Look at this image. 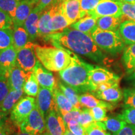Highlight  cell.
<instances>
[{
	"instance_id": "obj_30",
	"label": "cell",
	"mask_w": 135,
	"mask_h": 135,
	"mask_svg": "<svg viewBox=\"0 0 135 135\" xmlns=\"http://www.w3.org/2000/svg\"><path fill=\"white\" fill-rule=\"evenodd\" d=\"M57 86L61 92L65 94L66 97L70 100L75 108L81 109L83 106L79 101V94L73 88L70 87L68 84H65L62 81H57Z\"/></svg>"
},
{
	"instance_id": "obj_26",
	"label": "cell",
	"mask_w": 135,
	"mask_h": 135,
	"mask_svg": "<svg viewBox=\"0 0 135 135\" xmlns=\"http://www.w3.org/2000/svg\"><path fill=\"white\" fill-rule=\"evenodd\" d=\"M119 32L126 45L135 43V21H123L119 26Z\"/></svg>"
},
{
	"instance_id": "obj_10",
	"label": "cell",
	"mask_w": 135,
	"mask_h": 135,
	"mask_svg": "<svg viewBox=\"0 0 135 135\" xmlns=\"http://www.w3.org/2000/svg\"><path fill=\"white\" fill-rule=\"evenodd\" d=\"M32 72L25 71L16 63L15 64L6 76L10 90L23 89L25 84L31 76Z\"/></svg>"
},
{
	"instance_id": "obj_6",
	"label": "cell",
	"mask_w": 135,
	"mask_h": 135,
	"mask_svg": "<svg viewBox=\"0 0 135 135\" xmlns=\"http://www.w3.org/2000/svg\"><path fill=\"white\" fill-rule=\"evenodd\" d=\"M20 130L33 135H39L46 131V120L36 104L31 113L20 126Z\"/></svg>"
},
{
	"instance_id": "obj_21",
	"label": "cell",
	"mask_w": 135,
	"mask_h": 135,
	"mask_svg": "<svg viewBox=\"0 0 135 135\" xmlns=\"http://www.w3.org/2000/svg\"><path fill=\"white\" fill-rule=\"evenodd\" d=\"M24 93L23 89L18 90H10L9 93L0 105L1 110L8 116L10 114L15 104L23 97Z\"/></svg>"
},
{
	"instance_id": "obj_32",
	"label": "cell",
	"mask_w": 135,
	"mask_h": 135,
	"mask_svg": "<svg viewBox=\"0 0 135 135\" xmlns=\"http://www.w3.org/2000/svg\"><path fill=\"white\" fill-rule=\"evenodd\" d=\"M23 90H24L25 93L29 97L35 98L38 95L39 90H40V86L33 72H32L31 76L25 84L23 86Z\"/></svg>"
},
{
	"instance_id": "obj_11",
	"label": "cell",
	"mask_w": 135,
	"mask_h": 135,
	"mask_svg": "<svg viewBox=\"0 0 135 135\" xmlns=\"http://www.w3.org/2000/svg\"><path fill=\"white\" fill-rule=\"evenodd\" d=\"M46 132L48 135H64L66 126L60 111H52L45 118Z\"/></svg>"
},
{
	"instance_id": "obj_31",
	"label": "cell",
	"mask_w": 135,
	"mask_h": 135,
	"mask_svg": "<svg viewBox=\"0 0 135 135\" xmlns=\"http://www.w3.org/2000/svg\"><path fill=\"white\" fill-rule=\"evenodd\" d=\"M121 8V21H135V5L134 3L120 1Z\"/></svg>"
},
{
	"instance_id": "obj_23",
	"label": "cell",
	"mask_w": 135,
	"mask_h": 135,
	"mask_svg": "<svg viewBox=\"0 0 135 135\" xmlns=\"http://www.w3.org/2000/svg\"><path fill=\"white\" fill-rule=\"evenodd\" d=\"M121 61L126 73L128 75L132 73L135 70V43L125 46Z\"/></svg>"
},
{
	"instance_id": "obj_48",
	"label": "cell",
	"mask_w": 135,
	"mask_h": 135,
	"mask_svg": "<svg viewBox=\"0 0 135 135\" xmlns=\"http://www.w3.org/2000/svg\"><path fill=\"white\" fill-rule=\"evenodd\" d=\"M11 128H9V125L8 123H5L4 125L0 128V135H9L11 134Z\"/></svg>"
},
{
	"instance_id": "obj_38",
	"label": "cell",
	"mask_w": 135,
	"mask_h": 135,
	"mask_svg": "<svg viewBox=\"0 0 135 135\" xmlns=\"http://www.w3.org/2000/svg\"><path fill=\"white\" fill-rule=\"evenodd\" d=\"M81 18L87 15L88 13L97 7L101 0H80Z\"/></svg>"
},
{
	"instance_id": "obj_17",
	"label": "cell",
	"mask_w": 135,
	"mask_h": 135,
	"mask_svg": "<svg viewBox=\"0 0 135 135\" xmlns=\"http://www.w3.org/2000/svg\"><path fill=\"white\" fill-rule=\"evenodd\" d=\"M112 80H120V78L104 68L94 67L90 73V81L93 88V91L95 90L99 84Z\"/></svg>"
},
{
	"instance_id": "obj_39",
	"label": "cell",
	"mask_w": 135,
	"mask_h": 135,
	"mask_svg": "<svg viewBox=\"0 0 135 135\" xmlns=\"http://www.w3.org/2000/svg\"><path fill=\"white\" fill-rule=\"evenodd\" d=\"M13 19L7 13L0 9V30L13 29Z\"/></svg>"
},
{
	"instance_id": "obj_1",
	"label": "cell",
	"mask_w": 135,
	"mask_h": 135,
	"mask_svg": "<svg viewBox=\"0 0 135 135\" xmlns=\"http://www.w3.org/2000/svg\"><path fill=\"white\" fill-rule=\"evenodd\" d=\"M45 41L86 57L97 63L105 65L108 61L107 56L97 46L91 35L71 28L68 27L62 31L50 34Z\"/></svg>"
},
{
	"instance_id": "obj_7",
	"label": "cell",
	"mask_w": 135,
	"mask_h": 135,
	"mask_svg": "<svg viewBox=\"0 0 135 135\" xmlns=\"http://www.w3.org/2000/svg\"><path fill=\"white\" fill-rule=\"evenodd\" d=\"M121 0H101L97 7L88 13L96 19L103 16H115L121 18L122 13Z\"/></svg>"
},
{
	"instance_id": "obj_34",
	"label": "cell",
	"mask_w": 135,
	"mask_h": 135,
	"mask_svg": "<svg viewBox=\"0 0 135 135\" xmlns=\"http://www.w3.org/2000/svg\"><path fill=\"white\" fill-rule=\"evenodd\" d=\"M13 30H0V51L13 46Z\"/></svg>"
},
{
	"instance_id": "obj_22",
	"label": "cell",
	"mask_w": 135,
	"mask_h": 135,
	"mask_svg": "<svg viewBox=\"0 0 135 135\" xmlns=\"http://www.w3.org/2000/svg\"><path fill=\"white\" fill-rule=\"evenodd\" d=\"M97 19L88 15L72 24L70 28L91 35L93 30L97 27Z\"/></svg>"
},
{
	"instance_id": "obj_16",
	"label": "cell",
	"mask_w": 135,
	"mask_h": 135,
	"mask_svg": "<svg viewBox=\"0 0 135 135\" xmlns=\"http://www.w3.org/2000/svg\"><path fill=\"white\" fill-rule=\"evenodd\" d=\"M43 12V11L35 6L25 22L23 26L28 34L30 41H35L38 37L39 20Z\"/></svg>"
},
{
	"instance_id": "obj_9",
	"label": "cell",
	"mask_w": 135,
	"mask_h": 135,
	"mask_svg": "<svg viewBox=\"0 0 135 135\" xmlns=\"http://www.w3.org/2000/svg\"><path fill=\"white\" fill-rule=\"evenodd\" d=\"M36 104L45 118L51 111H60L56 104L53 91L50 89L40 87V90L36 98Z\"/></svg>"
},
{
	"instance_id": "obj_51",
	"label": "cell",
	"mask_w": 135,
	"mask_h": 135,
	"mask_svg": "<svg viewBox=\"0 0 135 135\" xmlns=\"http://www.w3.org/2000/svg\"><path fill=\"white\" fill-rule=\"evenodd\" d=\"M9 135H33L30 134L29 133H26V132H23V131H21V130H19L18 131H16V132L12 133V134H9Z\"/></svg>"
},
{
	"instance_id": "obj_46",
	"label": "cell",
	"mask_w": 135,
	"mask_h": 135,
	"mask_svg": "<svg viewBox=\"0 0 135 135\" xmlns=\"http://www.w3.org/2000/svg\"><path fill=\"white\" fill-rule=\"evenodd\" d=\"M61 2V0H39L36 6L41 11H44L53 5L57 4Z\"/></svg>"
},
{
	"instance_id": "obj_36",
	"label": "cell",
	"mask_w": 135,
	"mask_h": 135,
	"mask_svg": "<svg viewBox=\"0 0 135 135\" xmlns=\"http://www.w3.org/2000/svg\"><path fill=\"white\" fill-rule=\"evenodd\" d=\"M94 119L91 113L90 109L83 107L81 110V113L78 122L83 127L86 129L94 122Z\"/></svg>"
},
{
	"instance_id": "obj_50",
	"label": "cell",
	"mask_w": 135,
	"mask_h": 135,
	"mask_svg": "<svg viewBox=\"0 0 135 135\" xmlns=\"http://www.w3.org/2000/svg\"><path fill=\"white\" fill-rule=\"evenodd\" d=\"M129 80L131 81V83H132L133 85L135 87V70L132 73H131L130 75H129Z\"/></svg>"
},
{
	"instance_id": "obj_14",
	"label": "cell",
	"mask_w": 135,
	"mask_h": 135,
	"mask_svg": "<svg viewBox=\"0 0 135 135\" xmlns=\"http://www.w3.org/2000/svg\"><path fill=\"white\" fill-rule=\"evenodd\" d=\"M17 52L13 46L0 51V76L6 78L8 72L16 63Z\"/></svg>"
},
{
	"instance_id": "obj_35",
	"label": "cell",
	"mask_w": 135,
	"mask_h": 135,
	"mask_svg": "<svg viewBox=\"0 0 135 135\" xmlns=\"http://www.w3.org/2000/svg\"><path fill=\"white\" fill-rule=\"evenodd\" d=\"M85 130L86 135H111L106 131L107 129L102 121H94Z\"/></svg>"
},
{
	"instance_id": "obj_41",
	"label": "cell",
	"mask_w": 135,
	"mask_h": 135,
	"mask_svg": "<svg viewBox=\"0 0 135 135\" xmlns=\"http://www.w3.org/2000/svg\"><path fill=\"white\" fill-rule=\"evenodd\" d=\"M107 109L103 107H94L90 109L91 113L95 121H103L107 117Z\"/></svg>"
},
{
	"instance_id": "obj_5",
	"label": "cell",
	"mask_w": 135,
	"mask_h": 135,
	"mask_svg": "<svg viewBox=\"0 0 135 135\" xmlns=\"http://www.w3.org/2000/svg\"><path fill=\"white\" fill-rule=\"evenodd\" d=\"M35 105L36 99L35 98L29 96L23 97L15 104L10 113V120L16 126H20L31 113Z\"/></svg>"
},
{
	"instance_id": "obj_4",
	"label": "cell",
	"mask_w": 135,
	"mask_h": 135,
	"mask_svg": "<svg viewBox=\"0 0 135 135\" xmlns=\"http://www.w3.org/2000/svg\"><path fill=\"white\" fill-rule=\"evenodd\" d=\"M97 45L106 53L116 56L121 53L125 48V43L117 31H105L96 27L91 33Z\"/></svg>"
},
{
	"instance_id": "obj_44",
	"label": "cell",
	"mask_w": 135,
	"mask_h": 135,
	"mask_svg": "<svg viewBox=\"0 0 135 135\" xmlns=\"http://www.w3.org/2000/svg\"><path fill=\"white\" fill-rule=\"evenodd\" d=\"M81 110V109L75 108L73 109L72 111L68 112L66 113L61 114L63 116V120L65 121L66 126L70 121H79V118H80Z\"/></svg>"
},
{
	"instance_id": "obj_27",
	"label": "cell",
	"mask_w": 135,
	"mask_h": 135,
	"mask_svg": "<svg viewBox=\"0 0 135 135\" xmlns=\"http://www.w3.org/2000/svg\"><path fill=\"white\" fill-rule=\"evenodd\" d=\"M53 6L45 9L42 13L38 23V36L45 40L51 33L49 29V22L53 12Z\"/></svg>"
},
{
	"instance_id": "obj_19",
	"label": "cell",
	"mask_w": 135,
	"mask_h": 135,
	"mask_svg": "<svg viewBox=\"0 0 135 135\" xmlns=\"http://www.w3.org/2000/svg\"><path fill=\"white\" fill-rule=\"evenodd\" d=\"M79 101L83 107L88 108L89 109L99 106V107L105 108L108 110H113L115 108V106L112 103L97 98L91 93H84L80 94L79 96Z\"/></svg>"
},
{
	"instance_id": "obj_28",
	"label": "cell",
	"mask_w": 135,
	"mask_h": 135,
	"mask_svg": "<svg viewBox=\"0 0 135 135\" xmlns=\"http://www.w3.org/2000/svg\"><path fill=\"white\" fill-rule=\"evenodd\" d=\"M122 23L121 18L115 16H103L97 19V27L105 31H117Z\"/></svg>"
},
{
	"instance_id": "obj_54",
	"label": "cell",
	"mask_w": 135,
	"mask_h": 135,
	"mask_svg": "<svg viewBox=\"0 0 135 135\" xmlns=\"http://www.w3.org/2000/svg\"><path fill=\"white\" fill-rule=\"evenodd\" d=\"M30 1H33V2H34L35 3V4H37V3H38V1L39 0H30Z\"/></svg>"
},
{
	"instance_id": "obj_37",
	"label": "cell",
	"mask_w": 135,
	"mask_h": 135,
	"mask_svg": "<svg viewBox=\"0 0 135 135\" xmlns=\"http://www.w3.org/2000/svg\"><path fill=\"white\" fill-rule=\"evenodd\" d=\"M124 108H135V88H127L123 89Z\"/></svg>"
},
{
	"instance_id": "obj_49",
	"label": "cell",
	"mask_w": 135,
	"mask_h": 135,
	"mask_svg": "<svg viewBox=\"0 0 135 135\" xmlns=\"http://www.w3.org/2000/svg\"><path fill=\"white\" fill-rule=\"evenodd\" d=\"M8 119V116L5 114L0 109V128L4 125L5 123Z\"/></svg>"
},
{
	"instance_id": "obj_24",
	"label": "cell",
	"mask_w": 135,
	"mask_h": 135,
	"mask_svg": "<svg viewBox=\"0 0 135 135\" xmlns=\"http://www.w3.org/2000/svg\"><path fill=\"white\" fill-rule=\"evenodd\" d=\"M13 46L18 51L26 46L30 42L29 36L23 26H14L13 30Z\"/></svg>"
},
{
	"instance_id": "obj_47",
	"label": "cell",
	"mask_w": 135,
	"mask_h": 135,
	"mask_svg": "<svg viewBox=\"0 0 135 135\" xmlns=\"http://www.w3.org/2000/svg\"><path fill=\"white\" fill-rule=\"evenodd\" d=\"M115 135H135V126L126 124Z\"/></svg>"
},
{
	"instance_id": "obj_40",
	"label": "cell",
	"mask_w": 135,
	"mask_h": 135,
	"mask_svg": "<svg viewBox=\"0 0 135 135\" xmlns=\"http://www.w3.org/2000/svg\"><path fill=\"white\" fill-rule=\"evenodd\" d=\"M120 115L127 124L135 126V108H124Z\"/></svg>"
},
{
	"instance_id": "obj_18",
	"label": "cell",
	"mask_w": 135,
	"mask_h": 135,
	"mask_svg": "<svg viewBox=\"0 0 135 135\" xmlns=\"http://www.w3.org/2000/svg\"><path fill=\"white\" fill-rule=\"evenodd\" d=\"M36 4L30 0L20 1L16 8L15 18L13 20L14 26H23L25 21L30 16Z\"/></svg>"
},
{
	"instance_id": "obj_8",
	"label": "cell",
	"mask_w": 135,
	"mask_h": 135,
	"mask_svg": "<svg viewBox=\"0 0 135 135\" xmlns=\"http://www.w3.org/2000/svg\"><path fill=\"white\" fill-rule=\"evenodd\" d=\"M38 61L34 51V43L31 41L17 52L16 64L25 71H33Z\"/></svg>"
},
{
	"instance_id": "obj_2",
	"label": "cell",
	"mask_w": 135,
	"mask_h": 135,
	"mask_svg": "<svg viewBox=\"0 0 135 135\" xmlns=\"http://www.w3.org/2000/svg\"><path fill=\"white\" fill-rule=\"evenodd\" d=\"M94 66L73 53L71 62L59 73L62 81L73 88L79 94L93 91L90 81V73Z\"/></svg>"
},
{
	"instance_id": "obj_52",
	"label": "cell",
	"mask_w": 135,
	"mask_h": 135,
	"mask_svg": "<svg viewBox=\"0 0 135 135\" xmlns=\"http://www.w3.org/2000/svg\"><path fill=\"white\" fill-rule=\"evenodd\" d=\"M64 135H74L73 133L71 132V131H70L68 130V129H66V132L65 133V134Z\"/></svg>"
},
{
	"instance_id": "obj_13",
	"label": "cell",
	"mask_w": 135,
	"mask_h": 135,
	"mask_svg": "<svg viewBox=\"0 0 135 135\" xmlns=\"http://www.w3.org/2000/svg\"><path fill=\"white\" fill-rule=\"evenodd\" d=\"M53 12L49 22V29L51 33H56L63 31L72 24L63 15L61 9V3L53 5Z\"/></svg>"
},
{
	"instance_id": "obj_45",
	"label": "cell",
	"mask_w": 135,
	"mask_h": 135,
	"mask_svg": "<svg viewBox=\"0 0 135 135\" xmlns=\"http://www.w3.org/2000/svg\"><path fill=\"white\" fill-rule=\"evenodd\" d=\"M119 80H112L104 82L101 84H99L97 86L95 90L94 91H104L105 89L110 88L112 87L119 86Z\"/></svg>"
},
{
	"instance_id": "obj_33",
	"label": "cell",
	"mask_w": 135,
	"mask_h": 135,
	"mask_svg": "<svg viewBox=\"0 0 135 135\" xmlns=\"http://www.w3.org/2000/svg\"><path fill=\"white\" fill-rule=\"evenodd\" d=\"M19 3V0H0V9L9 15L13 20Z\"/></svg>"
},
{
	"instance_id": "obj_15",
	"label": "cell",
	"mask_w": 135,
	"mask_h": 135,
	"mask_svg": "<svg viewBox=\"0 0 135 135\" xmlns=\"http://www.w3.org/2000/svg\"><path fill=\"white\" fill-rule=\"evenodd\" d=\"M61 9L63 15L71 24L81 18L80 0H61Z\"/></svg>"
},
{
	"instance_id": "obj_42",
	"label": "cell",
	"mask_w": 135,
	"mask_h": 135,
	"mask_svg": "<svg viewBox=\"0 0 135 135\" xmlns=\"http://www.w3.org/2000/svg\"><path fill=\"white\" fill-rule=\"evenodd\" d=\"M66 129L74 135H86L85 129L77 121H71L68 123Z\"/></svg>"
},
{
	"instance_id": "obj_56",
	"label": "cell",
	"mask_w": 135,
	"mask_h": 135,
	"mask_svg": "<svg viewBox=\"0 0 135 135\" xmlns=\"http://www.w3.org/2000/svg\"><path fill=\"white\" fill-rule=\"evenodd\" d=\"M19 1H22V0H19Z\"/></svg>"
},
{
	"instance_id": "obj_12",
	"label": "cell",
	"mask_w": 135,
	"mask_h": 135,
	"mask_svg": "<svg viewBox=\"0 0 135 135\" xmlns=\"http://www.w3.org/2000/svg\"><path fill=\"white\" fill-rule=\"evenodd\" d=\"M33 73L40 87L53 91V89L57 86V80H56L53 74L43 66V65L39 61V60L37 61L34 68Z\"/></svg>"
},
{
	"instance_id": "obj_57",
	"label": "cell",
	"mask_w": 135,
	"mask_h": 135,
	"mask_svg": "<svg viewBox=\"0 0 135 135\" xmlns=\"http://www.w3.org/2000/svg\"><path fill=\"white\" fill-rule=\"evenodd\" d=\"M134 5H135V3H134Z\"/></svg>"
},
{
	"instance_id": "obj_53",
	"label": "cell",
	"mask_w": 135,
	"mask_h": 135,
	"mask_svg": "<svg viewBox=\"0 0 135 135\" xmlns=\"http://www.w3.org/2000/svg\"><path fill=\"white\" fill-rule=\"evenodd\" d=\"M122 1H125V2H128V3H135V0H122Z\"/></svg>"
},
{
	"instance_id": "obj_25",
	"label": "cell",
	"mask_w": 135,
	"mask_h": 135,
	"mask_svg": "<svg viewBox=\"0 0 135 135\" xmlns=\"http://www.w3.org/2000/svg\"><path fill=\"white\" fill-rule=\"evenodd\" d=\"M53 94L56 104L61 114L66 113L76 108L59 89L58 86L53 89Z\"/></svg>"
},
{
	"instance_id": "obj_43",
	"label": "cell",
	"mask_w": 135,
	"mask_h": 135,
	"mask_svg": "<svg viewBox=\"0 0 135 135\" xmlns=\"http://www.w3.org/2000/svg\"><path fill=\"white\" fill-rule=\"evenodd\" d=\"M9 91L10 88L6 78L0 76V105L9 93Z\"/></svg>"
},
{
	"instance_id": "obj_55",
	"label": "cell",
	"mask_w": 135,
	"mask_h": 135,
	"mask_svg": "<svg viewBox=\"0 0 135 135\" xmlns=\"http://www.w3.org/2000/svg\"><path fill=\"white\" fill-rule=\"evenodd\" d=\"M39 135H48V134H47V133H46V132H45V133H42V134H39Z\"/></svg>"
},
{
	"instance_id": "obj_20",
	"label": "cell",
	"mask_w": 135,
	"mask_h": 135,
	"mask_svg": "<svg viewBox=\"0 0 135 135\" xmlns=\"http://www.w3.org/2000/svg\"><path fill=\"white\" fill-rule=\"evenodd\" d=\"M91 93L95 97L110 103H117L123 98V91L119 86L112 87L101 91H93Z\"/></svg>"
},
{
	"instance_id": "obj_29",
	"label": "cell",
	"mask_w": 135,
	"mask_h": 135,
	"mask_svg": "<svg viewBox=\"0 0 135 135\" xmlns=\"http://www.w3.org/2000/svg\"><path fill=\"white\" fill-rule=\"evenodd\" d=\"M102 122H103L105 125L106 129L112 133L113 135H115L127 124L121 117L120 114L107 116Z\"/></svg>"
},
{
	"instance_id": "obj_3",
	"label": "cell",
	"mask_w": 135,
	"mask_h": 135,
	"mask_svg": "<svg viewBox=\"0 0 135 135\" xmlns=\"http://www.w3.org/2000/svg\"><path fill=\"white\" fill-rule=\"evenodd\" d=\"M34 51L39 61L51 71H61L71 62L73 52L61 46H41L34 44Z\"/></svg>"
}]
</instances>
